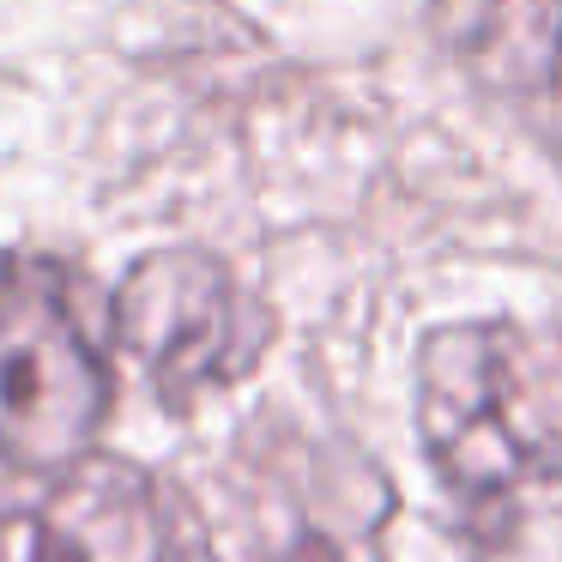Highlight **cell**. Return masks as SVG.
<instances>
[{
    "instance_id": "2",
    "label": "cell",
    "mask_w": 562,
    "mask_h": 562,
    "mask_svg": "<svg viewBox=\"0 0 562 562\" xmlns=\"http://www.w3.org/2000/svg\"><path fill=\"white\" fill-rule=\"evenodd\" d=\"M110 412V357L79 279L55 260L0 267V453L25 472L86 460Z\"/></svg>"
},
{
    "instance_id": "5",
    "label": "cell",
    "mask_w": 562,
    "mask_h": 562,
    "mask_svg": "<svg viewBox=\"0 0 562 562\" xmlns=\"http://www.w3.org/2000/svg\"><path fill=\"white\" fill-rule=\"evenodd\" d=\"M387 520V490L357 453H291L260 490L267 562H369Z\"/></svg>"
},
{
    "instance_id": "1",
    "label": "cell",
    "mask_w": 562,
    "mask_h": 562,
    "mask_svg": "<svg viewBox=\"0 0 562 562\" xmlns=\"http://www.w3.org/2000/svg\"><path fill=\"white\" fill-rule=\"evenodd\" d=\"M417 424L472 562H562V369L526 333H429Z\"/></svg>"
},
{
    "instance_id": "6",
    "label": "cell",
    "mask_w": 562,
    "mask_h": 562,
    "mask_svg": "<svg viewBox=\"0 0 562 562\" xmlns=\"http://www.w3.org/2000/svg\"><path fill=\"white\" fill-rule=\"evenodd\" d=\"M490 67L502 86H538L562 55V0H496L484 31Z\"/></svg>"
},
{
    "instance_id": "3",
    "label": "cell",
    "mask_w": 562,
    "mask_h": 562,
    "mask_svg": "<svg viewBox=\"0 0 562 562\" xmlns=\"http://www.w3.org/2000/svg\"><path fill=\"white\" fill-rule=\"evenodd\" d=\"M267 308L200 248L146 255L115 291V339L146 363L170 405L248 375L267 351Z\"/></svg>"
},
{
    "instance_id": "4",
    "label": "cell",
    "mask_w": 562,
    "mask_h": 562,
    "mask_svg": "<svg viewBox=\"0 0 562 562\" xmlns=\"http://www.w3.org/2000/svg\"><path fill=\"white\" fill-rule=\"evenodd\" d=\"M7 562H218L176 484L134 460H74L31 514L7 526Z\"/></svg>"
}]
</instances>
